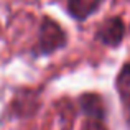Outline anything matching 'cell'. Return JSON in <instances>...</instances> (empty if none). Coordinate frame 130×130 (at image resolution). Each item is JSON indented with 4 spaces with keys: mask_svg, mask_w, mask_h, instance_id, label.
<instances>
[{
    "mask_svg": "<svg viewBox=\"0 0 130 130\" xmlns=\"http://www.w3.org/2000/svg\"><path fill=\"white\" fill-rule=\"evenodd\" d=\"M81 130H107L104 127V120H95V119H87L84 122Z\"/></svg>",
    "mask_w": 130,
    "mask_h": 130,
    "instance_id": "cell-6",
    "label": "cell"
},
{
    "mask_svg": "<svg viewBox=\"0 0 130 130\" xmlns=\"http://www.w3.org/2000/svg\"><path fill=\"white\" fill-rule=\"evenodd\" d=\"M66 33L59 26V23L51 20L50 17H44L40 25V35H38V43L35 46V54L36 56H48L54 51L61 50L66 46Z\"/></svg>",
    "mask_w": 130,
    "mask_h": 130,
    "instance_id": "cell-1",
    "label": "cell"
},
{
    "mask_svg": "<svg viewBox=\"0 0 130 130\" xmlns=\"http://www.w3.org/2000/svg\"><path fill=\"white\" fill-rule=\"evenodd\" d=\"M101 5V0H68V12L74 20H87Z\"/></svg>",
    "mask_w": 130,
    "mask_h": 130,
    "instance_id": "cell-5",
    "label": "cell"
},
{
    "mask_svg": "<svg viewBox=\"0 0 130 130\" xmlns=\"http://www.w3.org/2000/svg\"><path fill=\"white\" fill-rule=\"evenodd\" d=\"M115 89H117L119 99H120L124 110L130 119V63L124 64V68L120 69V73L117 74L115 79Z\"/></svg>",
    "mask_w": 130,
    "mask_h": 130,
    "instance_id": "cell-4",
    "label": "cell"
},
{
    "mask_svg": "<svg viewBox=\"0 0 130 130\" xmlns=\"http://www.w3.org/2000/svg\"><path fill=\"white\" fill-rule=\"evenodd\" d=\"M79 107L81 112L87 119H95V120H104L105 117V109H104V101L99 94L86 92L79 97Z\"/></svg>",
    "mask_w": 130,
    "mask_h": 130,
    "instance_id": "cell-3",
    "label": "cell"
},
{
    "mask_svg": "<svg viewBox=\"0 0 130 130\" xmlns=\"http://www.w3.org/2000/svg\"><path fill=\"white\" fill-rule=\"evenodd\" d=\"M95 36L101 43L107 44V46H119L125 36V25L122 22V18L114 17V18L105 20L101 25Z\"/></svg>",
    "mask_w": 130,
    "mask_h": 130,
    "instance_id": "cell-2",
    "label": "cell"
}]
</instances>
